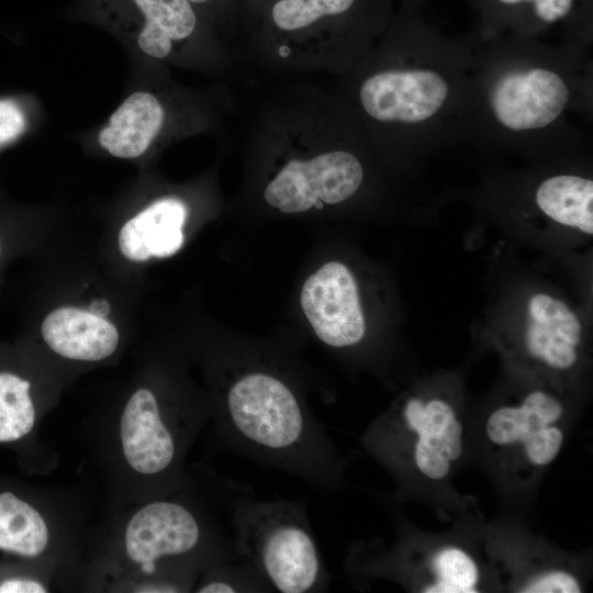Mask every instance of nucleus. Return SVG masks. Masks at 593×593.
I'll return each instance as SVG.
<instances>
[{"mask_svg": "<svg viewBox=\"0 0 593 593\" xmlns=\"http://www.w3.org/2000/svg\"><path fill=\"white\" fill-rule=\"evenodd\" d=\"M589 44L484 34L473 41L465 138L492 146L560 148L582 138L592 112Z\"/></svg>", "mask_w": 593, "mask_h": 593, "instance_id": "1", "label": "nucleus"}, {"mask_svg": "<svg viewBox=\"0 0 593 593\" xmlns=\"http://www.w3.org/2000/svg\"><path fill=\"white\" fill-rule=\"evenodd\" d=\"M414 9L400 21L398 58L368 72L357 99L370 122L423 149L465 138L473 40L445 37Z\"/></svg>", "mask_w": 593, "mask_h": 593, "instance_id": "2", "label": "nucleus"}, {"mask_svg": "<svg viewBox=\"0 0 593 593\" xmlns=\"http://www.w3.org/2000/svg\"><path fill=\"white\" fill-rule=\"evenodd\" d=\"M470 414L444 381L404 392L361 436L363 449L396 483L395 497L425 502L440 515L469 518L474 505L454 488L469 459Z\"/></svg>", "mask_w": 593, "mask_h": 593, "instance_id": "3", "label": "nucleus"}, {"mask_svg": "<svg viewBox=\"0 0 593 593\" xmlns=\"http://www.w3.org/2000/svg\"><path fill=\"white\" fill-rule=\"evenodd\" d=\"M575 422L564 389L539 382L470 415L469 458L508 504L525 506L562 451Z\"/></svg>", "mask_w": 593, "mask_h": 593, "instance_id": "4", "label": "nucleus"}, {"mask_svg": "<svg viewBox=\"0 0 593 593\" xmlns=\"http://www.w3.org/2000/svg\"><path fill=\"white\" fill-rule=\"evenodd\" d=\"M477 519L459 521L456 533L445 534L425 533L399 519L391 547L377 540L350 546L346 570L359 586L390 581L422 593L496 591L495 575L477 535Z\"/></svg>", "mask_w": 593, "mask_h": 593, "instance_id": "5", "label": "nucleus"}, {"mask_svg": "<svg viewBox=\"0 0 593 593\" xmlns=\"http://www.w3.org/2000/svg\"><path fill=\"white\" fill-rule=\"evenodd\" d=\"M230 508L236 552L270 588L282 593L327 589L329 575L303 503L260 500L233 488Z\"/></svg>", "mask_w": 593, "mask_h": 593, "instance_id": "6", "label": "nucleus"}, {"mask_svg": "<svg viewBox=\"0 0 593 593\" xmlns=\"http://www.w3.org/2000/svg\"><path fill=\"white\" fill-rule=\"evenodd\" d=\"M475 530L499 590L579 593L588 586V563L532 533L517 518H480Z\"/></svg>", "mask_w": 593, "mask_h": 593, "instance_id": "7", "label": "nucleus"}, {"mask_svg": "<svg viewBox=\"0 0 593 593\" xmlns=\"http://www.w3.org/2000/svg\"><path fill=\"white\" fill-rule=\"evenodd\" d=\"M521 324L503 344L508 361L539 382L566 390L585 360V332L563 300L538 291L526 300Z\"/></svg>", "mask_w": 593, "mask_h": 593, "instance_id": "8", "label": "nucleus"}, {"mask_svg": "<svg viewBox=\"0 0 593 593\" xmlns=\"http://www.w3.org/2000/svg\"><path fill=\"white\" fill-rule=\"evenodd\" d=\"M365 178L360 159L351 152L331 150L310 159L287 163L268 183L264 197L283 213H301L353 197Z\"/></svg>", "mask_w": 593, "mask_h": 593, "instance_id": "9", "label": "nucleus"}, {"mask_svg": "<svg viewBox=\"0 0 593 593\" xmlns=\"http://www.w3.org/2000/svg\"><path fill=\"white\" fill-rule=\"evenodd\" d=\"M301 307L315 335L331 347H353L366 334L358 284L342 262L329 261L306 279Z\"/></svg>", "mask_w": 593, "mask_h": 593, "instance_id": "10", "label": "nucleus"}, {"mask_svg": "<svg viewBox=\"0 0 593 593\" xmlns=\"http://www.w3.org/2000/svg\"><path fill=\"white\" fill-rule=\"evenodd\" d=\"M481 19V33L538 37L563 25L570 41L591 42V0H473Z\"/></svg>", "mask_w": 593, "mask_h": 593, "instance_id": "11", "label": "nucleus"}, {"mask_svg": "<svg viewBox=\"0 0 593 593\" xmlns=\"http://www.w3.org/2000/svg\"><path fill=\"white\" fill-rule=\"evenodd\" d=\"M202 529L187 506L172 501H155L139 508L125 529L127 557L154 564L164 557L192 552L200 546Z\"/></svg>", "mask_w": 593, "mask_h": 593, "instance_id": "12", "label": "nucleus"}, {"mask_svg": "<svg viewBox=\"0 0 593 593\" xmlns=\"http://www.w3.org/2000/svg\"><path fill=\"white\" fill-rule=\"evenodd\" d=\"M120 438L126 462L138 473L159 474L172 467L177 439L150 390L138 389L127 401L120 419Z\"/></svg>", "mask_w": 593, "mask_h": 593, "instance_id": "13", "label": "nucleus"}, {"mask_svg": "<svg viewBox=\"0 0 593 593\" xmlns=\"http://www.w3.org/2000/svg\"><path fill=\"white\" fill-rule=\"evenodd\" d=\"M388 19L389 0H273L267 8L269 24L290 34L336 24L367 31Z\"/></svg>", "mask_w": 593, "mask_h": 593, "instance_id": "14", "label": "nucleus"}, {"mask_svg": "<svg viewBox=\"0 0 593 593\" xmlns=\"http://www.w3.org/2000/svg\"><path fill=\"white\" fill-rule=\"evenodd\" d=\"M41 332L52 350L74 360H102L119 344L118 329L111 322L77 307L54 310L43 321Z\"/></svg>", "mask_w": 593, "mask_h": 593, "instance_id": "15", "label": "nucleus"}, {"mask_svg": "<svg viewBox=\"0 0 593 593\" xmlns=\"http://www.w3.org/2000/svg\"><path fill=\"white\" fill-rule=\"evenodd\" d=\"M187 209L175 198L160 199L127 221L119 234L121 253L133 261L165 258L182 246Z\"/></svg>", "mask_w": 593, "mask_h": 593, "instance_id": "16", "label": "nucleus"}, {"mask_svg": "<svg viewBox=\"0 0 593 593\" xmlns=\"http://www.w3.org/2000/svg\"><path fill=\"white\" fill-rule=\"evenodd\" d=\"M164 109L149 92L131 94L111 115L100 132V145L120 158H135L144 154L164 122Z\"/></svg>", "mask_w": 593, "mask_h": 593, "instance_id": "17", "label": "nucleus"}, {"mask_svg": "<svg viewBox=\"0 0 593 593\" xmlns=\"http://www.w3.org/2000/svg\"><path fill=\"white\" fill-rule=\"evenodd\" d=\"M536 210L549 221L591 236L593 234V180L579 172H555L533 191Z\"/></svg>", "mask_w": 593, "mask_h": 593, "instance_id": "18", "label": "nucleus"}, {"mask_svg": "<svg viewBox=\"0 0 593 593\" xmlns=\"http://www.w3.org/2000/svg\"><path fill=\"white\" fill-rule=\"evenodd\" d=\"M145 18L137 44L147 55L164 58L172 42L189 37L197 15L189 0H133Z\"/></svg>", "mask_w": 593, "mask_h": 593, "instance_id": "19", "label": "nucleus"}, {"mask_svg": "<svg viewBox=\"0 0 593 593\" xmlns=\"http://www.w3.org/2000/svg\"><path fill=\"white\" fill-rule=\"evenodd\" d=\"M48 544L42 515L11 492L0 493V550L25 558L40 556Z\"/></svg>", "mask_w": 593, "mask_h": 593, "instance_id": "20", "label": "nucleus"}, {"mask_svg": "<svg viewBox=\"0 0 593 593\" xmlns=\"http://www.w3.org/2000/svg\"><path fill=\"white\" fill-rule=\"evenodd\" d=\"M30 387L16 374L0 373V443L21 439L32 430L35 409Z\"/></svg>", "mask_w": 593, "mask_h": 593, "instance_id": "21", "label": "nucleus"}, {"mask_svg": "<svg viewBox=\"0 0 593 593\" xmlns=\"http://www.w3.org/2000/svg\"><path fill=\"white\" fill-rule=\"evenodd\" d=\"M24 128V116L10 100H0V144L15 138Z\"/></svg>", "mask_w": 593, "mask_h": 593, "instance_id": "22", "label": "nucleus"}, {"mask_svg": "<svg viewBox=\"0 0 593 593\" xmlns=\"http://www.w3.org/2000/svg\"><path fill=\"white\" fill-rule=\"evenodd\" d=\"M45 586L32 579H9L0 583V593H45Z\"/></svg>", "mask_w": 593, "mask_h": 593, "instance_id": "23", "label": "nucleus"}, {"mask_svg": "<svg viewBox=\"0 0 593 593\" xmlns=\"http://www.w3.org/2000/svg\"><path fill=\"white\" fill-rule=\"evenodd\" d=\"M409 3V8H415L416 4L421 3L423 0H406Z\"/></svg>", "mask_w": 593, "mask_h": 593, "instance_id": "24", "label": "nucleus"}, {"mask_svg": "<svg viewBox=\"0 0 593 593\" xmlns=\"http://www.w3.org/2000/svg\"><path fill=\"white\" fill-rule=\"evenodd\" d=\"M191 3H197V4H200V3H206L208 1L210 0H189Z\"/></svg>", "mask_w": 593, "mask_h": 593, "instance_id": "25", "label": "nucleus"}, {"mask_svg": "<svg viewBox=\"0 0 593 593\" xmlns=\"http://www.w3.org/2000/svg\"><path fill=\"white\" fill-rule=\"evenodd\" d=\"M272 1H273V0H271V2H272ZM269 3H270V2H269Z\"/></svg>", "mask_w": 593, "mask_h": 593, "instance_id": "26", "label": "nucleus"}]
</instances>
